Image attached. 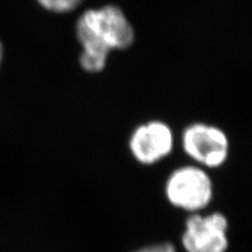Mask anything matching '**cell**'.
Masks as SVG:
<instances>
[{
	"label": "cell",
	"mask_w": 252,
	"mask_h": 252,
	"mask_svg": "<svg viewBox=\"0 0 252 252\" xmlns=\"http://www.w3.org/2000/svg\"><path fill=\"white\" fill-rule=\"evenodd\" d=\"M184 152L201 166L219 168L229 155V140L218 126L193 123L187 126L182 135Z\"/></svg>",
	"instance_id": "obj_3"
},
{
	"label": "cell",
	"mask_w": 252,
	"mask_h": 252,
	"mask_svg": "<svg viewBox=\"0 0 252 252\" xmlns=\"http://www.w3.org/2000/svg\"><path fill=\"white\" fill-rule=\"evenodd\" d=\"M182 245L187 252H226L229 246L227 218L220 212L191 214L186 220Z\"/></svg>",
	"instance_id": "obj_4"
},
{
	"label": "cell",
	"mask_w": 252,
	"mask_h": 252,
	"mask_svg": "<svg viewBox=\"0 0 252 252\" xmlns=\"http://www.w3.org/2000/svg\"><path fill=\"white\" fill-rule=\"evenodd\" d=\"M37 2L46 11L64 14L74 11L82 0H37Z\"/></svg>",
	"instance_id": "obj_6"
},
{
	"label": "cell",
	"mask_w": 252,
	"mask_h": 252,
	"mask_svg": "<svg viewBox=\"0 0 252 252\" xmlns=\"http://www.w3.org/2000/svg\"><path fill=\"white\" fill-rule=\"evenodd\" d=\"M135 252H176V249L170 243H161L141 248Z\"/></svg>",
	"instance_id": "obj_7"
},
{
	"label": "cell",
	"mask_w": 252,
	"mask_h": 252,
	"mask_svg": "<svg viewBox=\"0 0 252 252\" xmlns=\"http://www.w3.org/2000/svg\"><path fill=\"white\" fill-rule=\"evenodd\" d=\"M165 194L172 206L199 214L211 203L214 186L202 167L187 165L172 171L165 184Z\"/></svg>",
	"instance_id": "obj_2"
},
{
	"label": "cell",
	"mask_w": 252,
	"mask_h": 252,
	"mask_svg": "<svg viewBox=\"0 0 252 252\" xmlns=\"http://www.w3.org/2000/svg\"><path fill=\"white\" fill-rule=\"evenodd\" d=\"M173 148V133L162 121H149L133 130L129 149L135 159L144 165H153L167 157Z\"/></svg>",
	"instance_id": "obj_5"
},
{
	"label": "cell",
	"mask_w": 252,
	"mask_h": 252,
	"mask_svg": "<svg viewBox=\"0 0 252 252\" xmlns=\"http://www.w3.org/2000/svg\"><path fill=\"white\" fill-rule=\"evenodd\" d=\"M75 30L82 47L79 62L91 74L105 68L110 52L125 51L135 42V30L115 4L86 10L78 18Z\"/></svg>",
	"instance_id": "obj_1"
},
{
	"label": "cell",
	"mask_w": 252,
	"mask_h": 252,
	"mask_svg": "<svg viewBox=\"0 0 252 252\" xmlns=\"http://www.w3.org/2000/svg\"><path fill=\"white\" fill-rule=\"evenodd\" d=\"M2 55H3V47H2L1 41H0V64H1V61H2Z\"/></svg>",
	"instance_id": "obj_8"
}]
</instances>
